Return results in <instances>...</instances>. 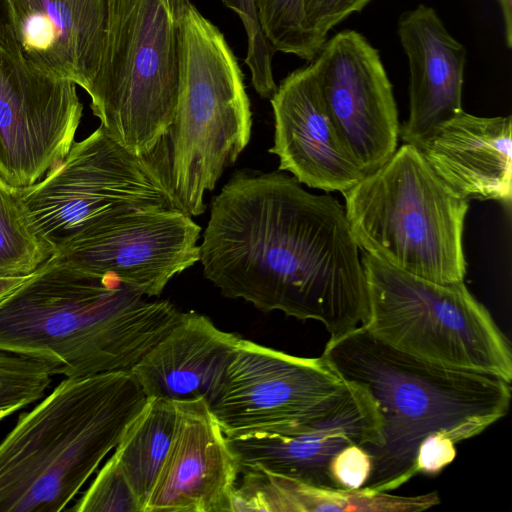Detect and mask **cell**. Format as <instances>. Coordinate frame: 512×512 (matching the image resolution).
I'll use <instances>...</instances> for the list:
<instances>
[{
	"label": "cell",
	"instance_id": "1",
	"mask_svg": "<svg viewBox=\"0 0 512 512\" xmlns=\"http://www.w3.org/2000/svg\"><path fill=\"white\" fill-rule=\"evenodd\" d=\"M360 247L337 199L284 171L239 170L211 201L203 275L224 297L321 322L337 338L368 318Z\"/></svg>",
	"mask_w": 512,
	"mask_h": 512
},
{
	"label": "cell",
	"instance_id": "2",
	"mask_svg": "<svg viewBox=\"0 0 512 512\" xmlns=\"http://www.w3.org/2000/svg\"><path fill=\"white\" fill-rule=\"evenodd\" d=\"M181 315L169 300H148L52 256L0 299V351L65 378L129 371Z\"/></svg>",
	"mask_w": 512,
	"mask_h": 512
},
{
	"label": "cell",
	"instance_id": "3",
	"mask_svg": "<svg viewBox=\"0 0 512 512\" xmlns=\"http://www.w3.org/2000/svg\"><path fill=\"white\" fill-rule=\"evenodd\" d=\"M321 356L377 405L380 442L366 450L372 469L363 486L371 490L389 492L417 475L416 453L427 435L442 432L458 443L509 411L511 383L404 353L361 325L330 338Z\"/></svg>",
	"mask_w": 512,
	"mask_h": 512
},
{
	"label": "cell",
	"instance_id": "4",
	"mask_svg": "<svg viewBox=\"0 0 512 512\" xmlns=\"http://www.w3.org/2000/svg\"><path fill=\"white\" fill-rule=\"evenodd\" d=\"M147 399L131 370L63 379L0 442V512L63 511Z\"/></svg>",
	"mask_w": 512,
	"mask_h": 512
},
{
	"label": "cell",
	"instance_id": "5",
	"mask_svg": "<svg viewBox=\"0 0 512 512\" xmlns=\"http://www.w3.org/2000/svg\"><path fill=\"white\" fill-rule=\"evenodd\" d=\"M252 112L243 74L224 35L190 3L179 35L175 116L165 134L138 156L171 206L190 217L246 148Z\"/></svg>",
	"mask_w": 512,
	"mask_h": 512
},
{
	"label": "cell",
	"instance_id": "6",
	"mask_svg": "<svg viewBox=\"0 0 512 512\" xmlns=\"http://www.w3.org/2000/svg\"><path fill=\"white\" fill-rule=\"evenodd\" d=\"M362 251L439 283L466 275L463 232L469 202L451 193L410 143L341 193Z\"/></svg>",
	"mask_w": 512,
	"mask_h": 512
},
{
	"label": "cell",
	"instance_id": "7",
	"mask_svg": "<svg viewBox=\"0 0 512 512\" xmlns=\"http://www.w3.org/2000/svg\"><path fill=\"white\" fill-rule=\"evenodd\" d=\"M190 0H108L102 60L88 90L100 126L135 156L150 151L175 116L179 35Z\"/></svg>",
	"mask_w": 512,
	"mask_h": 512
},
{
	"label": "cell",
	"instance_id": "8",
	"mask_svg": "<svg viewBox=\"0 0 512 512\" xmlns=\"http://www.w3.org/2000/svg\"><path fill=\"white\" fill-rule=\"evenodd\" d=\"M370 334L404 353L495 375L511 383L512 352L489 311L464 281L435 283L363 251Z\"/></svg>",
	"mask_w": 512,
	"mask_h": 512
},
{
	"label": "cell",
	"instance_id": "9",
	"mask_svg": "<svg viewBox=\"0 0 512 512\" xmlns=\"http://www.w3.org/2000/svg\"><path fill=\"white\" fill-rule=\"evenodd\" d=\"M16 191L29 225L52 256L113 214L172 207L141 159L101 126L74 142L43 178Z\"/></svg>",
	"mask_w": 512,
	"mask_h": 512
},
{
	"label": "cell",
	"instance_id": "10",
	"mask_svg": "<svg viewBox=\"0 0 512 512\" xmlns=\"http://www.w3.org/2000/svg\"><path fill=\"white\" fill-rule=\"evenodd\" d=\"M349 389L322 356H294L241 338L209 405L233 436L324 416Z\"/></svg>",
	"mask_w": 512,
	"mask_h": 512
},
{
	"label": "cell",
	"instance_id": "11",
	"mask_svg": "<svg viewBox=\"0 0 512 512\" xmlns=\"http://www.w3.org/2000/svg\"><path fill=\"white\" fill-rule=\"evenodd\" d=\"M82 114L77 85L33 67L0 23V176L16 188L43 178L71 149Z\"/></svg>",
	"mask_w": 512,
	"mask_h": 512
},
{
	"label": "cell",
	"instance_id": "12",
	"mask_svg": "<svg viewBox=\"0 0 512 512\" xmlns=\"http://www.w3.org/2000/svg\"><path fill=\"white\" fill-rule=\"evenodd\" d=\"M201 227L173 207L128 209L92 225L53 256L145 297H158L200 259Z\"/></svg>",
	"mask_w": 512,
	"mask_h": 512
},
{
	"label": "cell",
	"instance_id": "13",
	"mask_svg": "<svg viewBox=\"0 0 512 512\" xmlns=\"http://www.w3.org/2000/svg\"><path fill=\"white\" fill-rule=\"evenodd\" d=\"M327 111L367 175L397 149L400 123L393 87L378 50L359 32L327 38L312 60Z\"/></svg>",
	"mask_w": 512,
	"mask_h": 512
},
{
	"label": "cell",
	"instance_id": "14",
	"mask_svg": "<svg viewBox=\"0 0 512 512\" xmlns=\"http://www.w3.org/2000/svg\"><path fill=\"white\" fill-rule=\"evenodd\" d=\"M349 384L348 393L324 416L227 436L241 467H256L312 485L337 487L328 470L332 457L351 444L367 450L380 442L381 424L375 401L362 387Z\"/></svg>",
	"mask_w": 512,
	"mask_h": 512
},
{
	"label": "cell",
	"instance_id": "15",
	"mask_svg": "<svg viewBox=\"0 0 512 512\" xmlns=\"http://www.w3.org/2000/svg\"><path fill=\"white\" fill-rule=\"evenodd\" d=\"M278 170L326 193H343L366 174L325 106L313 61L288 74L270 97Z\"/></svg>",
	"mask_w": 512,
	"mask_h": 512
},
{
	"label": "cell",
	"instance_id": "16",
	"mask_svg": "<svg viewBox=\"0 0 512 512\" xmlns=\"http://www.w3.org/2000/svg\"><path fill=\"white\" fill-rule=\"evenodd\" d=\"M173 440L144 512L230 511L241 465L203 397L175 401Z\"/></svg>",
	"mask_w": 512,
	"mask_h": 512
},
{
	"label": "cell",
	"instance_id": "17",
	"mask_svg": "<svg viewBox=\"0 0 512 512\" xmlns=\"http://www.w3.org/2000/svg\"><path fill=\"white\" fill-rule=\"evenodd\" d=\"M3 14L33 67L88 92L102 60L108 0H3Z\"/></svg>",
	"mask_w": 512,
	"mask_h": 512
},
{
	"label": "cell",
	"instance_id": "18",
	"mask_svg": "<svg viewBox=\"0 0 512 512\" xmlns=\"http://www.w3.org/2000/svg\"><path fill=\"white\" fill-rule=\"evenodd\" d=\"M512 117H480L464 110L413 144L456 197L495 200L510 209Z\"/></svg>",
	"mask_w": 512,
	"mask_h": 512
},
{
	"label": "cell",
	"instance_id": "19",
	"mask_svg": "<svg viewBox=\"0 0 512 512\" xmlns=\"http://www.w3.org/2000/svg\"><path fill=\"white\" fill-rule=\"evenodd\" d=\"M397 34L410 71L409 115L399 136L415 144L463 111L467 52L425 4L400 15Z\"/></svg>",
	"mask_w": 512,
	"mask_h": 512
},
{
	"label": "cell",
	"instance_id": "20",
	"mask_svg": "<svg viewBox=\"0 0 512 512\" xmlns=\"http://www.w3.org/2000/svg\"><path fill=\"white\" fill-rule=\"evenodd\" d=\"M241 336L207 316L182 312L173 328L131 369L147 398H214Z\"/></svg>",
	"mask_w": 512,
	"mask_h": 512
},
{
	"label": "cell",
	"instance_id": "21",
	"mask_svg": "<svg viewBox=\"0 0 512 512\" xmlns=\"http://www.w3.org/2000/svg\"><path fill=\"white\" fill-rule=\"evenodd\" d=\"M240 473L242 478L231 496V512H419L440 503L437 492L397 496L366 487L312 485L256 467H242Z\"/></svg>",
	"mask_w": 512,
	"mask_h": 512
},
{
	"label": "cell",
	"instance_id": "22",
	"mask_svg": "<svg viewBox=\"0 0 512 512\" xmlns=\"http://www.w3.org/2000/svg\"><path fill=\"white\" fill-rule=\"evenodd\" d=\"M177 422L175 401L148 398L115 447L116 456L144 512L169 452Z\"/></svg>",
	"mask_w": 512,
	"mask_h": 512
},
{
	"label": "cell",
	"instance_id": "23",
	"mask_svg": "<svg viewBox=\"0 0 512 512\" xmlns=\"http://www.w3.org/2000/svg\"><path fill=\"white\" fill-rule=\"evenodd\" d=\"M51 257L29 225L16 188L0 176V278L30 275Z\"/></svg>",
	"mask_w": 512,
	"mask_h": 512
},
{
	"label": "cell",
	"instance_id": "24",
	"mask_svg": "<svg viewBox=\"0 0 512 512\" xmlns=\"http://www.w3.org/2000/svg\"><path fill=\"white\" fill-rule=\"evenodd\" d=\"M260 28L276 52L307 62L317 55L304 28L303 0H254Z\"/></svg>",
	"mask_w": 512,
	"mask_h": 512
},
{
	"label": "cell",
	"instance_id": "25",
	"mask_svg": "<svg viewBox=\"0 0 512 512\" xmlns=\"http://www.w3.org/2000/svg\"><path fill=\"white\" fill-rule=\"evenodd\" d=\"M51 376L42 362L0 351V421L43 398Z\"/></svg>",
	"mask_w": 512,
	"mask_h": 512
},
{
	"label": "cell",
	"instance_id": "26",
	"mask_svg": "<svg viewBox=\"0 0 512 512\" xmlns=\"http://www.w3.org/2000/svg\"><path fill=\"white\" fill-rule=\"evenodd\" d=\"M75 512H143L142 505L113 454L83 495Z\"/></svg>",
	"mask_w": 512,
	"mask_h": 512
},
{
	"label": "cell",
	"instance_id": "27",
	"mask_svg": "<svg viewBox=\"0 0 512 512\" xmlns=\"http://www.w3.org/2000/svg\"><path fill=\"white\" fill-rule=\"evenodd\" d=\"M371 0H303L304 28L318 54L328 33L354 13L362 11Z\"/></svg>",
	"mask_w": 512,
	"mask_h": 512
},
{
	"label": "cell",
	"instance_id": "28",
	"mask_svg": "<svg viewBox=\"0 0 512 512\" xmlns=\"http://www.w3.org/2000/svg\"><path fill=\"white\" fill-rule=\"evenodd\" d=\"M372 469L369 453L358 444H351L337 452L329 463V474L334 484L344 489L362 488Z\"/></svg>",
	"mask_w": 512,
	"mask_h": 512
},
{
	"label": "cell",
	"instance_id": "29",
	"mask_svg": "<svg viewBox=\"0 0 512 512\" xmlns=\"http://www.w3.org/2000/svg\"><path fill=\"white\" fill-rule=\"evenodd\" d=\"M455 442L445 433L434 432L420 443L416 453V474L434 476L439 474L456 457Z\"/></svg>",
	"mask_w": 512,
	"mask_h": 512
},
{
	"label": "cell",
	"instance_id": "30",
	"mask_svg": "<svg viewBox=\"0 0 512 512\" xmlns=\"http://www.w3.org/2000/svg\"><path fill=\"white\" fill-rule=\"evenodd\" d=\"M504 23V38L507 48L512 47V0H498Z\"/></svg>",
	"mask_w": 512,
	"mask_h": 512
},
{
	"label": "cell",
	"instance_id": "31",
	"mask_svg": "<svg viewBox=\"0 0 512 512\" xmlns=\"http://www.w3.org/2000/svg\"><path fill=\"white\" fill-rule=\"evenodd\" d=\"M31 275V274H30ZM30 275L0 278V299L21 285Z\"/></svg>",
	"mask_w": 512,
	"mask_h": 512
},
{
	"label": "cell",
	"instance_id": "32",
	"mask_svg": "<svg viewBox=\"0 0 512 512\" xmlns=\"http://www.w3.org/2000/svg\"><path fill=\"white\" fill-rule=\"evenodd\" d=\"M4 21V14H3V0H0V23H3Z\"/></svg>",
	"mask_w": 512,
	"mask_h": 512
}]
</instances>
